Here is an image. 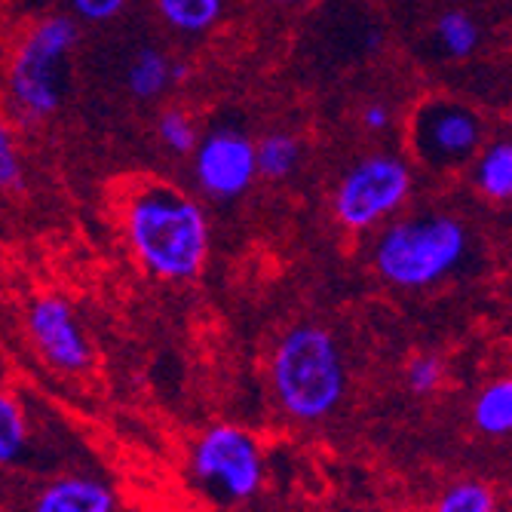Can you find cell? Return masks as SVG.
Here are the masks:
<instances>
[{
  "instance_id": "6da1fadb",
  "label": "cell",
  "mask_w": 512,
  "mask_h": 512,
  "mask_svg": "<svg viewBox=\"0 0 512 512\" xmlns=\"http://www.w3.org/2000/svg\"><path fill=\"white\" fill-rule=\"evenodd\" d=\"M126 240L142 267L163 283H191L209 261V218L197 200L169 184H145L129 194Z\"/></svg>"
},
{
  "instance_id": "7a4b0ae2",
  "label": "cell",
  "mask_w": 512,
  "mask_h": 512,
  "mask_svg": "<svg viewBox=\"0 0 512 512\" xmlns=\"http://www.w3.org/2000/svg\"><path fill=\"white\" fill-rule=\"evenodd\" d=\"M470 252L467 224L448 212H417L390 221L375 246L371 267L384 283L421 292L448 279Z\"/></svg>"
},
{
  "instance_id": "3957f363",
  "label": "cell",
  "mask_w": 512,
  "mask_h": 512,
  "mask_svg": "<svg viewBox=\"0 0 512 512\" xmlns=\"http://www.w3.org/2000/svg\"><path fill=\"white\" fill-rule=\"evenodd\" d=\"M270 381L292 421L319 424L332 417L347 396V368L335 335L322 325H295L273 350Z\"/></svg>"
},
{
  "instance_id": "277c9868",
  "label": "cell",
  "mask_w": 512,
  "mask_h": 512,
  "mask_svg": "<svg viewBox=\"0 0 512 512\" xmlns=\"http://www.w3.org/2000/svg\"><path fill=\"white\" fill-rule=\"evenodd\" d=\"M77 43L80 22L71 13H46L22 34L7 68L10 105L22 120H46L62 108L65 71Z\"/></svg>"
},
{
  "instance_id": "5b68a950",
  "label": "cell",
  "mask_w": 512,
  "mask_h": 512,
  "mask_svg": "<svg viewBox=\"0 0 512 512\" xmlns=\"http://www.w3.org/2000/svg\"><path fill=\"white\" fill-rule=\"evenodd\" d=\"M414 191V172L402 154H368L341 172L332 212L344 230L365 234L390 221Z\"/></svg>"
},
{
  "instance_id": "8992f818",
  "label": "cell",
  "mask_w": 512,
  "mask_h": 512,
  "mask_svg": "<svg viewBox=\"0 0 512 512\" xmlns=\"http://www.w3.org/2000/svg\"><path fill=\"white\" fill-rule=\"evenodd\" d=\"M485 145V120L457 99H427L411 117L414 157L433 172L470 166Z\"/></svg>"
},
{
  "instance_id": "52a82bcc",
  "label": "cell",
  "mask_w": 512,
  "mask_h": 512,
  "mask_svg": "<svg viewBox=\"0 0 512 512\" xmlns=\"http://www.w3.org/2000/svg\"><path fill=\"white\" fill-rule=\"evenodd\" d=\"M194 479L224 503H243L261 491L264 482V457L252 433L240 427H212L194 445L191 457Z\"/></svg>"
},
{
  "instance_id": "ba28073f",
  "label": "cell",
  "mask_w": 512,
  "mask_h": 512,
  "mask_svg": "<svg viewBox=\"0 0 512 512\" xmlns=\"http://www.w3.org/2000/svg\"><path fill=\"white\" fill-rule=\"evenodd\" d=\"M191 154L200 191L212 200H237L258 181L255 142L237 129H212Z\"/></svg>"
},
{
  "instance_id": "9c48e42d",
  "label": "cell",
  "mask_w": 512,
  "mask_h": 512,
  "mask_svg": "<svg viewBox=\"0 0 512 512\" xmlns=\"http://www.w3.org/2000/svg\"><path fill=\"white\" fill-rule=\"evenodd\" d=\"M28 332L40 356L65 375H83L92 365V347L77 313L62 295H40L28 307Z\"/></svg>"
},
{
  "instance_id": "30bf717a",
  "label": "cell",
  "mask_w": 512,
  "mask_h": 512,
  "mask_svg": "<svg viewBox=\"0 0 512 512\" xmlns=\"http://www.w3.org/2000/svg\"><path fill=\"white\" fill-rule=\"evenodd\" d=\"M31 512H117V494L92 476H65L46 485Z\"/></svg>"
},
{
  "instance_id": "8fae6325",
  "label": "cell",
  "mask_w": 512,
  "mask_h": 512,
  "mask_svg": "<svg viewBox=\"0 0 512 512\" xmlns=\"http://www.w3.org/2000/svg\"><path fill=\"white\" fill-rule=\"evenodd\" d=\"M473 160H476L473 166L476 191L491 203H509L512 200V145L506 138L488 142Z\"/></svg>"
},
{
  "instance_id": "7c38bea8",
  "label": "cell",
  "mask_w": 512,
  "mask_h": 512,
  "mask_svg": "<svg viewBox=\"0 0 512 512\" xmlns=\"http://www.w3.org/2000/svg\"><path fill=\"white\" fill-rule=\"evenodd\" d=\"M160 19L184 37H200L209 34L221 16L227 0H154Z\"/></svg>"
},
{
  "instance_id": "4fadbf2b",
  "label": "cell",
  "mask_w": 512,
  "mask_h": 512,
  "mask_svg": "<svg viewBox=\"0 0 512 512\" xmlns=\"http://www.w3.org/2000/svg\"><path fill=\"white\" fill-rule=\"evenodd\" d=\"M169 65L172 62L163 56V50H157V46H142L126 68V86H129L132 96L142 99V102L160 99L163 92L172 86Z\"/></svg>"
},
{
  "instance_id": "5bb4252c",
  "label": "cell",
  "mask_w": 512,
  "mask_h": 512,
  "mask_svg": "<svg viewBox=\"0 0 512 512\" xmlns=\"http://www.w3.org/2000/svg\"><path fill=\"white\" fill-rule=\"evenodd\" d=\"M433 34H436V43L439 50L448 56V59H473L482 46V25L463 10H445L439 13L436 25H433Z\"/></svg>"
},
{
  "instance_id": "9a60e30c",
  "label": "cell",
  "mask_w": 512,
  "mask_h": 512,
  "mask_svg": "<svg viewBox=\"0 0 512 512\" xmlns=\"http://www.w3.org/2000/svg\"><path fill=\"white\" fill-rule=\"evenodd\" d=\"M301 154H304V148L292 132H270L255 145L258 175L267 181H283L298 169Z\"/></svg>"
},
{
  "instance_id": "2e32d148",
  "label": "cell",
  "mask_w": 512,
  "mask_h": 512,
  "mask_svg": "<svg viewBox=\"0 0 512 512\" xmlns=\"http://www.w3.org/2000/svg\"><path fill=\"white\" fill-rule=\"evenodd\" d=\"M473 424L485 436H506L512 430V381H491L473 405Z\"/></svg>"
},
{
  "instance_id": "e0dca14e",
  "label": "cell",
  "mask_w": 512,
  "mask_h": 512,
  "mask_svg": "<svg viewBox=\"0 0 512 512\" xmlns=\"http://www.w3.org/2000/svg\"><path fill=\"white\" fill-rule=\"evenodd\" d=\"M28 448V424L19 402L0 390V463H13Z\"/></svg>"
},
{
  "instance_id": "ac0fdd59",
  "label": "cell",
  "mask_w": 512,
  "mask_h": 512,
  "mask_svg": "<svg viewBox=\"0 0 512 512\" xmlns=\"http://www.w3.org/2000/svg\"><path fill=\"white\" fill-rule=\"evenodd\" d=\"M433 512H497V500L494 491L485 482H457L451 485Z\"/></svg>"
},
{
  "instance_id": "d6986e66",
  "label": "cell",
  "mask_w": 512,
  "mask_h": 512,
  "mask_svg": "<svg viewBox=\"0 0 512 512\" xmlns=\"http://www.w3.org/2000/svg\"><path fill=\"white\" fill-rule=\"evenodd\" d=\"M157 135H160V142H163L172 154H178V157L191 154V151L197 148V126H194V120H191L188 114H184L181 108H169V111L160 114V120H157Z\"/></svg>"
},
{
  "instance_id": "ffe728a7",
  "label": "cell",
  "mask_w": 512,
  "mask_h": 512,
  "mask_svg": "<svg viewBox=\"0 0 512 512\" xmlns=\"http://www.w3.org/2000/svg\"><path fill=\"white\" fill-rule=\"evenodd\" d=\"M25 169H22V154L13 126L0 117V194H13L22 188Z\"/></svg>"
},
{
  "instance_id": "44dd1931",
  "label": "cell",
  "mask_w": 512,
  "mask_h": 512,
  "mask_svg": "<svg viewBox=\"0 0 512 512\" xmlns=\"http://www.w3.org/2000/svg\"><path fill=\"white\" fill-rule=\"evenodd\" d=\"M405 378H408V387L417 393V396H427V393H436L445 381V365L439 356L433 353H424V356H414L408 362V371H405Z\"/></svg>"
},
{
  "instance_id": "7402d4cb",
  "label": "cell",
  "mask_w": 512,
  "mask_h": 512,
  "mask_svg": "<svg viewBox=\"0 0 512 512\" xmlns=\"http://www.w3.org/2000/svg\"><path fill=\"white\" fill-rule=\"evenodd\" d=\"M71 16L77 22H89V25H102V22H111L117 19L129 0H65Z\"/></svg>"
},
{
  "instance_id": "603a6c76",
  "label": "cell",
  "mask_w": 512,
  "mask_h": 512,
  "mask_svg": "<svg viewBox=\"0 0 512 512\" xmlns=\"http://www.w3.org/2000/svg\"><path fill=\"white\" fill-rule=\"evenodd\" d=\"M390 123H393L390 105H384V102H371V105L362 108V126H365L368 132H384V129H390Z\"/></svg>"
},
{
  "instance_id": "cb8c5ba5",
  "label": "cell",
  "mask_w": 512,
  "mask_h": 512,
  "mask_svg": "<svg viewBox=\"0 0 512 512\" xmlns=\"http://www.w3.org/2000/svg\"><path fill=\"white\" fill-rule=\"evenodd\" d=\"M270 4H279V7H298V4H307V0H270Z\"/></svg>"
},
{
  "instance_id": "d4e9b609",
  "label": "cell",
  "mask_w": 512,
  "mask_h": 512,
  "mask_svg": "<svg viewBox=\"0 0 512 512\" xmlns=\"http://www.w3.org/2000/svg\"><path fill=\"white\" fill-rule=\"evenodd\" d=\"M37 4H46V0H37Z\"/></svg>"
}]
</instances>
